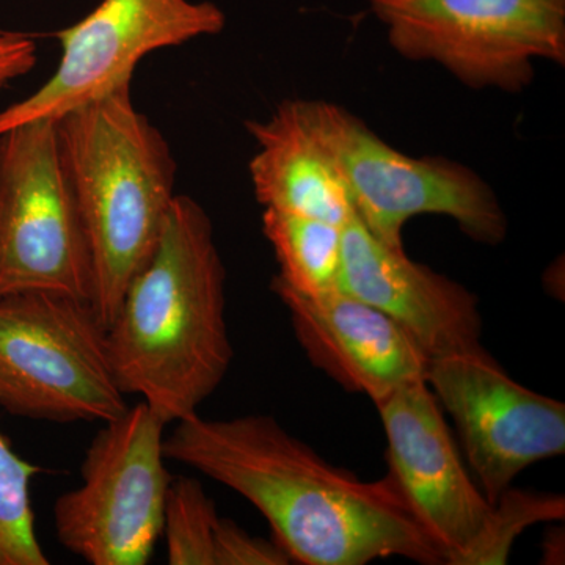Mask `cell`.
Here are the masks:
<instances>
[{
	"label": "cell",
	"instance_id": "e0dca14e",
	"mask_svg": "<svg viewBox=\"0 0 565 565\" xmlns=\"http://www.w3.org/2000/svg\"><path fill=\"white\" fill-rule=\"evenodd\" d=\"M221 516L196 479L172 478L163 504L162 534L170 565H214L215 527Z\"/></svg>",
	"mask_w": 565,
	"mask_h": 565
},
{
	"label": "cell",
	"instance_id": "9a60e30c",
	"mask_svg": "<svg viewBox=\"0 0 565 565\" xmlns=\"http://www.w3.org/2000/svg\"><path fill=\"white\" fill-rule=\"evenodd\" d=\"M343 228L291 212L264 210L263 233L273 245L282 285L307 297L338 289L343 262Z\"/></svg>",
	"mask_w": 565,
	"mask_h": 565
},
{
	"label": "cell",
	"instance_id": "8992f818",
	"mask_svg": "<svg viewBox=\"0 0 565 565\" xmlns=\"http://www.w3.org/2000/svg\"><path fill=\"white\" fill-rule=\"evenodd\" d=\"M166 426L143 401L104 423L82 460V484L52 508L63 548L90 565L151 559L173 478L166 468Z\"/></svg>",
	"mask_w": 565,
	"mask_h": 565
},
{
	"label": "cell",
	"instance_id": "4fadbf2b",
	"mask_svg": "<svg viewBox=\"0 0 565 565\" xmlns=\"http://www.w3.org/2000/svg\"><path fill=\"white\" fill-rule=\"evenodd\" d=\"M270 288L285 303L307 359L345 392L379 404L396 390L426 382L429 356L382 311L341 289L307 297L277 277Z\"/></svg>",
	"mask_w": 565,
	"mask_h": 565
},
{
	"label": "cell",
	"instance_id": "7a4b0ae2",
	"mask_svg": "<svg viewBox=\"0 0 565 565\" xmlns=\"http://www.w3.org/2000/svg\"><path fill=\"white\" fill-rule=\"evenodd\" d=\"M225 280L210 215L174 196L158 247L107 329L121 392L139 394L166 424L196 414L232 367Z\"/></svg>",
	"mask_w": 565,
	"mask_h": 565
},
{
	"label": "cell",
	"instance_id": "3957f363",
	"mask_svg": "<svg viewBox=\"0 0 565 565\" xmlns=\"http://www.w3.org/2000/svg\"><path fill=\"white\" fill-rule=\"evenodd\" d=\"M58 145L87 237L93 310L109 329L134 277L158 247L177 161L132 102L131 82L57 120Z\"/></svg>",
	"mask_w": 565,
	"mask_h": 565
},
{
	"label": "cell",
	"instance_id": "8fae6325",
	"mask_svg": "<svg viewBox=\"0 0 565 565\" xmlns=\"http://www.w3.org/2000/svg\"><path fill=\"white\" fill-rule=\"evenodd\" d=\"M375 407L388 445V478L440 546L446 565H459L484 533L493 505L465 470L440 404L423 381Z\"/></svg>",
	"mask_w": 565,
	"mask_h": 565
},
{
	"label": "cell",
	"instance_id": "ac0fdd59",
	"mask_svg": "<svg viewBox=\"0 0 565 565\" xmlns=\"http://www.w3.org/2000/svg\"><path fill=\"white\" fill-rule=\"evenodd\" d=\"M564 516L563 494L522 492L511 487L493 504L489 525L459 565H503L508 563L515 539L526 527L563 522Z\"/></svg>",
	"mask_w": 565,
	"mask_h": 565
},
{
	"label": "cell",
	"instance_id": "d6986e66",
	"mask_svg": "<svg viewBox=\"0 0 565 565\" xmlns=\"http://www.w3.org/2000/svg\"><path fill=\"white\" fill-rule=\"evenodd\" d=\"M291 557L277 542L248 534L230 519H218L214 537V565H286Z\"/></svg>",
	"mask_w": 565,
	"mask_h": 565
},
{
	"label": "cell",
	"instance_id": "ffe728a7",
	"mask_svg": "<svg viewBox=\"0 0 565 565\" xmlns=\"http://www.w3.org/2000/svg\"><path fill=\"white\" fill-rule=\"evenodd\" d=\"M39 47L31 36L0 32V92L10 82L20 79L35 68Z\"/></svg>",
	"mask_w": 565,
	"mask_h": 565
},
{
	"label": "cell",
	"instance_id": "5b68a950",
	"mask_svg": "<svg viewBox=\"0 0 565 565\" xmlns=\"http://www.w3.org/2000/svg\"><path fill=\"white\" fill-rule=\"evenodd\" d=\"M0 407L58 424H104L128 411L92 303L41 291L0 299Z\"/></svg>",
	"mask_w": 565,
	"mask_h": 565
},
{
	"label": "cell",
	"instance_id": "ba28073f",
	"mask_svg": "<svg viewBox=\"0 0 565 565\" xmlns=\"http://www.w3.org/2000/svg\"><path fill=\"white\" fill-rule=\"evenodd\" d=\"M33 291L93 302L90 250L52 118L0 132V299Z\"/></svg>",
	"mask_w": 565,
	"mask_h": 565
},
{
	"label": "cell",
	"instance_id": "52a82bcc",
	"mask_svg": "<svg viewBox=\"0 0 565 565\" xmlns=\"http://www.w3.org/2000/svg\"><path fill=\"white\" fill-rule=\"evenodd\" d=\"M388 43L471 88L525 90L534 63H565V0H367Z\"/></svg>",
	"mask_w": 565,
	"mask_h": 565
},
{
	"label": "cell",
	"instance_id": "2e32d148",
	"mask_svg": "<svg viewBox=\"0 0 565 565\" xmlns=\"http://www.w3.org/2000/svg\"><path fill=\"white\" fill-rule=\"evenodd\" d=\"M41 468L22 459L0 433V565H47L35 533L32 479Z\"/></svg>",
	"mask_w": 565,
	"mask_h": 565
},
{
	"label": "cell",
	"instance_id": "30bf717a",
	"mask_svg": "<svg viewBox=\"0 0 565 565\" xmlns=\"http://www.w3.org/2000/svg\"><path fill=\"white\" fill-rule=\"evenodd\" d=\"M426 384L490 504L531 465L564 456L565 405L519 384L486 348L430 360Z\"/></svg>",
	"mask_w": 565,
	"mask_h": 565
},
{
	"label": "cell",
	"instance_id": "277c9868",
	"mask_svg": "<svg viewBox=\"0 0 565 565\" xmlns=\"http://www.w3.org/2000/svg\"><path fill=\"white\" fill-rule=\"evenodd\" d=\"M296 107L340 170L356 217L388 247L404 248L405 223L422 214L452 218L475 243H503L508 217L473 170L440 156L404 154L338 104L296 99Z\"/></svg>",
	"mask_w": 565,
	"mask_h": 565
},
{
	"label": "cell",
	"instance_id": "6da1fadb",
	"mask_svg": "<svg viewBox=\"0 0 565 565\" xmlns=\"http://www.w3.org/2000/svg\"><path fill=\"white\" fill-rule=\"evenodd\" d=\"M163 452L255 505L296 563L364 565L404 557L446 565L388 476L363 481L334 467L274 416L193 414L177 423Z\"/></svg>",
	"mask_w": 565,
	"mask_h": 565
},
{
	"label": "cell",
	"instance_id": "9c48e42d",
	"mask_svg": "<svg viewBox=\"0 0 565 565\" xmlns=\"http://www.w3.org/2000/svg\"><path fill=\"white\" fill-rule=\"evenodd\" d=\"M225 13L192 0H103L84 20L55 33L57 70L29 98L0 111V132L52 118L102 98L126 82L141 58L163 47L217 35Z\"/></svg>",
	"mask_w": 565,
	"mask_h": 565
},
{
	"label": "cell",
	"instance_id": "5bb4252c",
	"mask_svg": "<svg viewBox=\"0 0 565 565\" xmlns=\"http://www.w3.org/2000/svg\"><path fill=\"white\" fill-rule=\"evenodd\" d=\"M256 141L248 163L253 192L264 210L291 212L344 226L353 211L340 170L313 134L296 102H285L267 120L247 121Z\"/></svg>",
	"mask_w": 565,
	"mask_h": 565
},
{
	"label": "cell",
	"instance_id": "7c38bea8",
	"mask_svg": "<svg viewBox=\"0 0 565 565\" xmlns=\"http://www.w3.org/2000/svg\"><path fill=\"white\" fill-rule=\"evenodd\" d=\"M338 289L399 323L430 360L484 349L478 297L379 241L356 214L343 228Z\"/></svg>",
	"mask_w": 565,
	"mask_h": 565
}]
</instances>
